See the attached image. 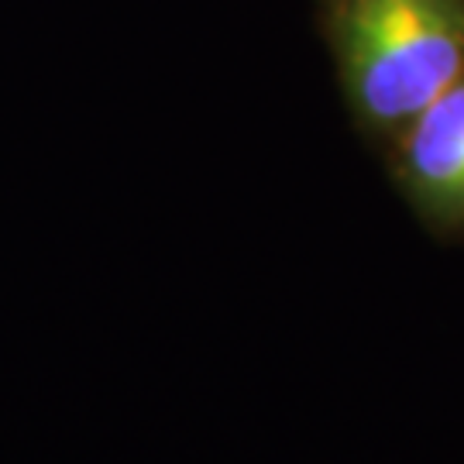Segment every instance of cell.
I'll use <instances>...</instances> for the list:
<instances>
[{"label":"cell","mask_w":464,"mask_h":464,"mask_svg":"<svg viewBox=\"0 0 464 464\" xmlns=\"http://www.w3.org/2000/svg\"><path fill=\"white\" fill-rule=\"evenodd\" d=\"M354 121L385 145L464 76V0H327Z\"/></svg>","instance_id":"1"},{"label":"cell","mask_w":464,"mask_h":464,"mask_svg":"<svg viewBox=\"0 0 464 464\" xmlns=\"http://www.w3.org/2000/svg\"><path fill=\"white\" fill-rule=\"evenodd\" d=\"M396 186L437 237L464 241V76L389 141Z\"/></svg>","instance_id":"2"}]
</instances>
